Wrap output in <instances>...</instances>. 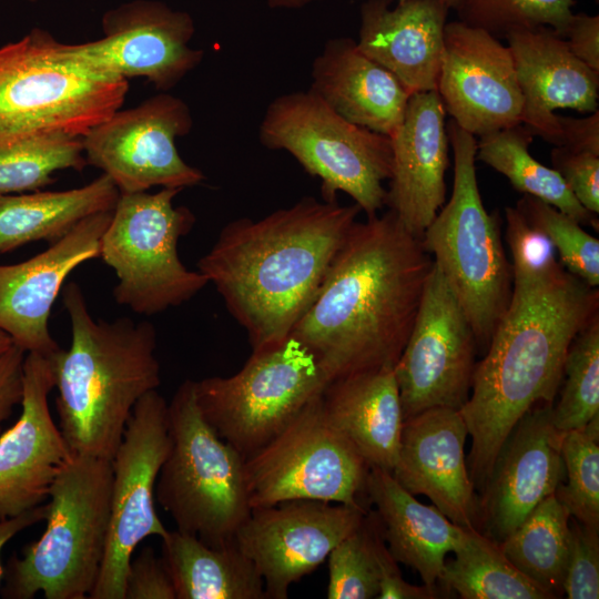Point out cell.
<instances>
[{
  "label": "cell",
  "instance_id": "6da1fadb",
  "mask_svg": "<svg viewBox=\"0 0 599 599\" xmlns=\"http://www.w3.org/2000/svg\"><path fill=\"white\" fill-rule=\"evenodd\" d=\"M433 265L396 214L356 221L291 335L329 380L394 368L410 334Z\"/></svg>",
  "mask_w": 599,
  "mask_h": 599
},
{
  "label": "cell",
  "instance_id": "7a4b0ae2",
  "mask_svg": "<svg viewBox=\"0 0 599 599\" xmlns=\"http://www.w3.org/2000/svg\"><path fill=\"white\" fill-rule=\"evenodd\" d=\"M598 315L597 287L561 263L541 274L512 273L509 304L459 409L471 436L467 467L475 488H485L520 418L554 402L572 341Z\"/></svg>",
  "mask_w": 599,
  "mask_h": 599
},
{
  "label": "cell",
  "instance_id": "3957f363",
  "mask_svg": "<svg viewBox=\"0 0 599 599\" xmlns=\"http://www.w3.org/2000/svg\"><path fill=\"white\" fill-rule=\"evenodd\" d=\"M361 207L306 196L227 223L197 270L245 329L252 352L288 337L314 300Z\"/></svg>",
  "mask_w": 599,
  "mask_h": 599
},
{
  "label": "cell",
  "instance_id": "277c9868",
  "mask_svg": "<svg viewBox=\"0 0 599 599\" xmlns=\"http://www.w3.org/2000/svg\"><path fill=\"white\" fill-rule=\"evenodd\" d=\"M62 302L71 344L48 356L59 428L72 455L112 460L134 405L161 384L156 331L129 317L94 319L74 282L63 288Z\"/></svg>",
  "mask_w": 599,
  "mask_h": 599
},
{
  "label": "cell",
  "instance_id": "5b68a950",
  "mask_svg": "<svg viewBox=\"0 0 599 599\" xmlns=\"http://www.w3.org/2000/svg\"><path fill=\"white\" fill-rule=\"evenodd\" d=\"M112 460L73 455L54 479L43 535L3 567L1 597L87 599L104 557Z\"/></svg>",
  "mask_w": 599,
  "mask_h": 599
},
{
  "label": "cell",
  "instance_id": "8992f818",
  "mask_svg": "<svg viewBox=\"0 0 599 599\" xmlns=\"http://www.w3.org/2000/svg\"><path fill=\"white\" fill-rule=\"evenodd\" d=\"M454 187L420 237L454 290L473 327L476 344L487 349L510 301L512 272L500 235L498 213L489 214L476 177L477 140L449 121Z\"/></svg>",
  "mask_w": 599,
  "mask_h": 599
},
{
  "label": "cell",
  "instance_id": "52a82bcc",
  "mask_svg": "<svg viewBox=\"0 0 599 599\" xmlns=\"http://www.w3.org/2000/svg\"><path fill=\"white\" fill-rule=\"evenodd\" d=\"M129 82L73 61L33 29L0 47V139L61 133L84 138L121 109Z\"/></svg>",
  "mask_w": 599,
  "mask_h": 599
},
{
  "label": "cell",
  "instance_id": "ba28073f",
  "mask_svg": "<svg viewBox=\"0 0 599 599\" xmlns=\"http://www.w3.org/2000/svg\"><path fill=\"white\" fill-rule=\"evenodd\" d=\"M167 408L171 445L158 476L156 500L177 530L210 546L229 544L252 510L244 457L204 419L195 380L183 382Z\"/></svg>",
  "mask_w": 599,
  "mask_h": 599
},
{
  "label": "cell",
  "instance_id": "9c48e42d",
  "mask_svg": "<svg viewBox=\"0 0 599 599\" xmlns=\"http://www.w3.org/2000/svg\"><path fill=\"white\" fill-rule=\"evenodd\" d=\"M260 141L285 150L321 180L324 201L348 194L367 216L386 203L392 175L390 138L356 125L333 111L309 89L277 97L260 125Z\"/></svg>",
  "mask_w": 599,
  "mask_h": 599
},
{
  "label": "cell",
  "instance_id": "30bf717a",
  "mask_svg": "<svg viewBox=\"0 0 599 599\" xmlns=\"http://www.w3.org/2000/svg\"><path fill=\"white\" fill-rule=\"evenodd\" d=\"M180 189L120 193L100 242V255L115 272L113 297L142 315H154L193 298L207 284L179 257V240L195 223L186 206H174Z\"/></svg>",
  "mask_w": 599,
  "mask_h": 599
},
{
  "label": "cell",
  "instance_id": "8fae6325",
  "mask_svg": "<svg viewBox=\"0 0 599 599\" xmlns=\"http://www.w3.org/2000/svg\"><path fill=\"white\" fill-rule=\"evenodd\" d=\"M331 383L316 355L295 336L252 352L229 377L195 380L210 426L244 458L271 441Z\"/></svg>",
  "mask_w": 599,
  "mask_h": 599
},
{
  "label": "cell",
  "instance_id": "7c38bea8",
  "mask_svg": "<svg viewBox=\"0 0 599 599\" xmlns=\"http://www.w3.org/2000/svg\"><path fill=\"white\" fill-rule=\"evenodd\" d=\"M322 394L271 441L244 458L251 509L288 500L365 507L361 497H367L370 467L328 420Z\"/></svg>",
  "mask_w": 599,
  "mask_h": 599
},
{
  "label": "cell",
  "instance_id": "4fadbf2b",
  "mask_svg": "<svg viewBox=\"0 0 599 599\" xmlns=\"http://www.w3.org/2000/svg\"><path fill=\"white\" fill-rule=\"evenodd\" d=\"M171 445L167 403L151 390L134 405L112 459L110 521L104 557L90 599H124L138 545L167 532L155 510V485Z\"/></svg>",
  "mask_w": 599,
  "mask_h": 599
},
{
  "label": "cell",
  "instance_id": "5bb4252c",
  "mask_svg": "<svg viewBox=\"0 0 599 599\" xmlns=\"http://www.w3.org/2000/svg\"><path fill=\"white\" fill-rule=\"evenodd\" d=\"M476 347L466 313L433 261L410 334L394 367L404 420L429 408L459 410L465 405Z\"/></svg>",
  "mask_w": 599,
  "mask_h": 599
},
{
  "label": "cell",
  "instance_id": "9a60e30c",
  "mask_svg": "<svg viewBox=\"0 0 599 599\" xmlns=\"http://www.w3.org/2000/svg\"><path fill=\"white\" fill-rule=\"evenodd\" d=\"M192 125L187 104L160 93L134 108L119 109L94 126L82 138L84 156L88 164L112 180L120 193L153 186L183 190L205 179L176 148L177 138L186 135Z\"/></svg>",
  "mask_w": 599,
  "mask_h": 599
},
{
  "label": "cell",
  "instance_id": "2e32d148",
  "mask_svg": "<svg viewBox=\"0 0 599 599\" xmlns=\"http://www.w3.org/2000/svg\"><path fill=\"white\" fill-rule=\"evenodd\" d=\"M103 37L65 44L75 62L110 77L144 78L160 91L175 87L203 60V51L190 47L195 32L192 17L163 2L134 0L106 11Z\"/></svg>",
  "mask_w": 599,
  "mask_h": 599
},
{
  "label": "cell",
  "instance_id": "e0dca14e",
  "mask_svg": "<svg viewBox=\"0 0 599 599\" xmlns=\"http://www.w3.org/2000/svg\"><path fill=\"white\" fill-rule=\"evenodd\" d=\"M367 511L319 500L283 501L253 508L234 540L261 575L266 599H286L290 587L317 569Z\"/></svg>",
  "mask_w": 599,
  "mask_h": 599
},
{
  "label": "cell",
  "instance_id": "ac0fdd59",
  "mask_svg": "<svg viewBox=\"0 0 599 599\" xmlns=\"http://www.w3.org/2000/svg\"><path fill=\"white\" fill-rule=\"evenodd\" d=\"M437 91L446 112L473 135L521 124L522 95L511 53L498 38L447 22Z\"/></svg>",
  "mask_w": 599,
  "mask_h": 599
},
{
  "label": "cell",
  "instance_id": "d6986e66",
  "mask_svg": "<svg viewBox=\"0 0 599 599\" xmlns=\"http://www.w3.org/2000/svg\"><path fill=\"white\" fill-rule=\"evenodd\" d=\"M55 379L48 356L27 353L22 412L0 436V520L43 502L72 454L48 404Z\"/></svg>",
  "mask_w": 599,
  "mask_h": 599
},
{
  "label": "cell",
  "instance_id": "ffe728a7",
  "mask_svg": "<svg viewBox=\"0 0 599 599\" xmlns=\"http://www.w3.org/2000/svg\"><path fill=\"white\" fill-rule=\"evenodd\" d=\"M112 211L83 219L27 261L0 265V329L26 353L49 356L60 348L49 331L52 305L68 275L82 263L99 257Z\"/></svg>",
  "mask_w": 599,
  "mask_h": 599
},
{
  "label": "cell",
  "instance_id": "44dd1931",
  "mask_svg": "<svg viewBox=\"0 0 599 599\" xmlns=\"http://www.w3.org/2000/svg\"><path fill=\"white\" fill-rule=\"evenodd\" d=\"M551 404L528 410L510 432L483 489L487 537L500 542L562 483L565 466Z\"/></svg>",
  "mask_w": 599,
  "mask_h": 599
},
{
  "label": "cell",
  "instance_id": "7402d4cb",
  "mask_svg": "<svg viewBox=\"0 0 599 599\" xmlns=\"http://www.w3.org/2000/svg\"><path fill=\"white\" fill-rule=\"evenodd\" d=\"M466 423L458 409L434 407L403 423L392 473L412 495H425L450 521L476 528L478 506L465 458Z\"/></svg>",
  "mask_w": 599,
  "mask_h": 599
},
{
  "label": "cell",
  "instance_id": "603a6c76",
  "mask_svg": "<svg viewBox=\"0 0 599 599\" xmlns=\"http://www.w3.org/2000/svg\"><path fill=\"white\" fill-rule=\"evenodd\" d=\"M437 90L413 93L393 133L386 203L404 227L420 238L445 203L448 134Z\"/></svg>",
  "mask_w": 599,
  "mask_h": 599
},
{
  "label": "cell",
  "instance_id": "cb8c5ba5",
  "mask_svg": "<svg viewBox=\"0 0 599 599\" xmlns=\"http://www.w3.org/2000/svg\"><path fill=\"white\" fill-rule=\"evenodd\" d=\"M505 38L522 95L521 124L559 146L561 128L555 111H598L599 73L549 28L516 30Z\"/></svg>",
  "mask_w": 599,
  "mask_h": 599
},
{
  "label": "cell",
  "instance_id": "d4e9b609",
  "mask_svg": "<svg viewBox=\"0 0 599 599\" xmlns=\"http://www.w3.org/2000/svg\"><path fill=\"white\" fill-rule=\"evenodd\" d=\"M366 0L357 47L413 94L437 90L448 11L443 0Z\"/></svg>",
  "mask_w": 599,
  "mask_h": 599
},
{
  "label": "cell",
  "instance_id": "484cf974",
  "mask_svg": "<svg viewBox=\"0 0 599 599\" xmlns=\"http://www.w3.org/2000/svg\"><path fill=\"white\" fill-rule=\"evenodd\" d=\"M309 90L345 120L392 136L412 93L349 38L328 40L312 68Z\"/></svg>",
  "mask_w": 599,
  "mask_h": 599
},
{
  "label": "cell",
  "instance_id": "4316f807",
  "mask_svg": "<svg viewBox=\"0 0 599 599\" xmlns=\"http://www.w3.org/2000/svg\"><path fill=\"white\" fill-rule=\"evenodd\" d=\"M366 495L376 507L386 546L397 562L416 570L435 588L446 556L461 548L471 528L450 521L435 506L419 502L393 475L370 467Z\"/></svg>",
  "mask_w": 599,
  "mask_h": 599
},
{
  "label": "cell",
  "instance_id": "83f0119b",
  "mask_svg": "<svg viewBox=\"0 0 599 599\" xmlns=\"http://www.w3.org/2000/svg\"><path fill=\"white\" fill-rule=\"evenodd\" d=\"M322 402L328 420L369 467L392 474L404 423L394 368L334 379L323 390Z\"/></svg>",
  "mask_w": 599,
  "mask_h": 599
},
{
  "label": "cell",
  "instance_id": "f1b7e54d",
  "mask_svg": "<svg viewBox=\"0 0 599 599\" xmlns=\"http://www.w3.org/2000/svg\"><path fill=\"white\" fill-rule=\"evenodd\" d=\"M119 196L103 173L71 190L0 195V254L35 241L52 244L83 219L112 211Z\"/></svg>",
  "mask_w": 599,
  "mask_h": 599
},
{
  "label": "cell",
  "instance_id": "f546056e",
  "mask_svg": "<svg viewBox=\"0 0 599 599\" xmlns=\"http://www.w3.org/2000/svg\"><path fill=\"white\" fill-rule=\"evenodd\" d=\"M161 539L176 599H266L261 575L235 540L215 547L177 529Z\"/></svg>",
  "mask_w": 599,
  "mask_h": 599
},
{
  "label": "cell",
  "instance_id": "4dcf8cb0",
  "mask_svg": "<svg viewBox=\"0 0 599 599\" xmlns=\"http://www.w3.org/2000/svg\"><path fill=\"white\" fill-rule=\"evenodd\" d=\"M532 136V132L524 124L479 136L476 161L505 175L518 192L552 205L581 225H591L598 230L597 215L577 201L560 174L529 153Z\"/></svg>",
  "mask_w": 599,
  "mask_h": 599
},
{
  "label": "cell",
  "instance_id": "1f68e13d",
  "mask_svg": "<svg viewBox=\"0 0 599 599\" xmlns=\"http://www.w3.org/2000/svg\"><path fill=\"white\" fill-rule=\"evenodd\" d=\"M569 517L568 510L552 494L498 542L506 558L554 598L562 592L570 545Z\"/></svg>",
  "mask_w": 599,
  "mask_h": 599
},
{
  "label": "cell",
  "instance_id": "d6a6232c",
  "mask_svg": "<svg viewBox=\"0 0 599 599\" xmlns=\"http://www.w3.org/2000/svg\"><path fill=\"white\" fill-rule=\"evenodd\" d=\"M455 559L445 561L438 581L463 599H548V591L521 573L504 555L499 544L476 528Z\"/></svg>",
  "mask_w": 599,
  "mask_h": 599
},
{
  "label": "cell",
  "instance_id": "836d02e7",
  "mask_svg": "<svg viewBox=\"0 0 599 599\" xmlns=\"http://www.w3.org/2000/svg\"><path fill=\"white\" fill-rule=\"evenodd\" d=\"M82 139L47 133L0 139V195L37 191L62 170L87 165Z\"/></svg>",
  "mask_w": 599,
  "mask_h": 599
},
{
  "label": "cell",
  "instance_id": "e575fe53",
  "mask_svg": "<svg viewBox=\"0 0 599 599\" xmlns=\"http://www.w3.org/2000/svg\"><path fill=\"white\" fill-rule=\"evenodd\" d=\"M560 399L551 407L555 428L565 433L599 416V315L572 341L564 365Z\"/></svg>",
  "mask_w": 599,
  "mask_h": 599
},
{
  "label": "cell",
  "instance_id": "d590c367",
  "mask_svg": "<svg viewBox=\"0 0 599 599\" xmlns=\"http://www.w3.org/2000/svg\"><path fill=\"white\" fill-rule=\"evenodd\" d=\"M560 449L567 484L555 496L580 524L599 530V416L562 433Z\"/></svg>",
  "mask_w": 599,
  "mask_h": 599
},
{
  "label": "cell",
  "instance_id": "8d00e7d4",
  "mask_svg": "<svg viewBox=\"0 0 599 599\" xmlns=\"http://www.w3.org/2000/svg\"><path fill=\"white\" fill-rule=\"evenodd\" d=\"M575 0H464L459 21L496 38L521 29L549 28L561 35L572 17Z\"/></svg>",
  "mask_w": 599,
  "mask_h": 599
},
{
  "label": "cell",
  "instance_id": "74e56055",
  "mask_svg": "<svg viewBox=\"0 0 599 599\" xmlns=\"http://www.w3.org/2000/svg\"><path fill=\"white\" fill-rule=\"evenodd\" d=\"M554 245L561 265L589 286L599 285V240L552 205L524 194L516 205Z\"/></svg>",
  "mask_w": 599,
  "mask_h": 599
},
{
  "label": "cell",
  "instance_id": "f35d334b",
  "mask_svg": "<svg viewBox=\"0 0 599 599\" xmlns=\"http://www.w3.org/2000/svg\"><path fill=\"white\" fill-rule=\"evenodd\" d=\"M375 511L329 552L328 599H372L379 592V570L374 549Z\"/></svg>",
  "mask_w": 599,
  "mask_h": 599
},
{
  "label": "cell",
  "instance_id": "ab89813d",
  "mask_svg": "<svg viewBox=\"0 0 599 599\" xmlns=\"http://www.w3.org/2000/svg\"><path fill=\"white\" fill-rule=\"evenodd\" d=\"M562 592L569 599L599 598V530L579 521L570 526Z\"/></svg>",
  "mask_w": 599,
  "mask_h": 599
},
{
  "label": "cell",
  "instance_id": "60d3db41",
  "mask_svg": "<svg viewBox=\"0 0 599 599\" xmlns=\"http://www.w3.org/2000/svg\"><path fill=\"white\" fill-rule=\"evenodd\" d=\"M505 215L512 273L541 274L560 263L550 240L534 227L517 206H507Z\"/></svg>",
  "mask_w": 599,
  "mask_h": 599
},
{
  "label": "cell",
  "instance_id": "b9f144b4",
  "mask_svg": "<svg viewBox=\"0 0 599 599\" xmlns=\"http://www.w3.org/2000/svg\"><path fill=\"white\" fill-rule=\"evenodd\" d=\"M554 169L560 174L577 201L590 213H599V155L555 146Z\"/></svg>",
  "mask_w": 599,
  "mask_h": 599
},
{
  "label": "cell",
  "instance_id": "7bdbcfd3",
  "mask_svg": "<svg viewBox=\"0 0 599 599\" xmlns=\"http://www.w3.org/2000/svg\"><path fill=\"white\" fill-rule=\"evenodd\" d=\"M124 599H176L164 561L152 547H144L138 556L131 558Z\"/></svg>",
  "mask_w": 599,
  "mask_h": 599
},
{
  "label": "cell",
  "instance_id": "ee69618b",
  "mask_svg": "<svg viewBox=\"0 0 599 599\" xmlns=\"http://www.w3.org/2000/svg\"><path fill=\"white\" fill-rule=\"evenodd\" d=\"M374 549L379 570V599H434L438 597L436 588L414 586L402 577L397 561L390 555L383 537L382 527L375 514Z\"/></svg>",
  "mask_w": 599,
  "mask_h": 599
},
{
  "label": "cell",
  "instance_id": "f6af8a7d",
  "mask_svg": "<svg viewBox=\"0 0 599 599\" xmlns=\"http://www.w3.org/2000/svg\"><path fill=\"white\" fill-rule=\"evenodd\" d=\"M562 38L575 57L599 73V16L572 14Z\"/></svg>",
  "mask_w": 599,
  "mask_h": 599
},
{
  "label": "cell",
  "instance_id": "bcb514c9",
  "mask_svg": "<svg viewBox=\"0 0 599 599\" xmlns=\"http://www.w3.org/2000/svg\"><path fill=\"white\" fill-rule=\"evenodd\" d=\"M26 355L27 353L14 344L0 355V430L3 422L22 400Z\"/></svg>",
  "mask_w": 599,
  "mask_h": 599
},
{
  "label": "cell",
  "instance_id": "7dc6e473",
  "mask_svg": "<svg viewBox=\"0 0 599 599\" xmlns=\"http://www.w3.org/2000/svg\"><path fill=\"white\" fill-rule=\"evenodd\" d=\"M559 122L561 128L559 146L599 155V111L582 119L559 115Z\"/></svg>",
  "mask_w": 599,
  "mask_h": 599
},
{
  "label": "cell",
  "instance_id": "c3c4849f",
  "mask_svg": "<svg viewBox=\"0 0 599 599\" xmlns=\"http://www.w3.org/2000/svg\"><path fill=\"white\" fill-rule=\"evenodd\" d=\"M47 505H39L18 516L0 520V552L2 547L23 529L44 520ZM3 566L0 562V583L3 579Z\"/></svg>",
  "mask_w": 599,
  "mask_h": 599
},
{
  "label": "cell",
  "instance_id": "681fc988",
  "mask_svg": "<svg viewBox=\"0 0 599 599\" xmlns=\"http://www.w3.org/2000/svg\"><path fill=\"white\" fill-rule=\"evenodd\" d=\"M319 0H267L271 8L300 9Z\"/></svg>",
  "mask_w": 599,
  "mask_h": 599
},
{
  "label": "cell",
  "instance_id": "f907efd6",
  "mask_svg": "<svg viewBox=\"0 0 599 599\" xmlns=\"http://www.w3.org/2000/svg\"><path fill=\"white\" fill-rule=\"evenodd\" d=\"M13 345L11 337L0 329V355Z\"/></svg>",
  "mask_w": 599,
  "mask_h": 599
},
{
  "label": "cell",
  "instance_id": "816d5d0a",
  "mask_svg": "<svg viewBox=\"0 0 599 599\" xmlns=\"http://www.w3.org/2000/svg\"><path fill=\"white\" fill-rule=\"evenodd\" d=\"M404 1V0H398ZM449 9L457 10L464 0H443Z\"/></svg>",
  "mask_w": 599,
  "mask_h": 599
},
{
  "label": "cell",
  "instance_id": "f5cc1de1",
  "mask_svg": "<svg viewBox=\"0 0 599 599\" xmlns=\"http://www.w3.org/2000/svg\"><path fill=\"white\" fill-rule=\"evenodd\" d=\"M26 1H29V2H35V1H38V0H26Z\"/></svg>",
  "mask_w": 599,
  "mask_h": 599
}]
</instances>
